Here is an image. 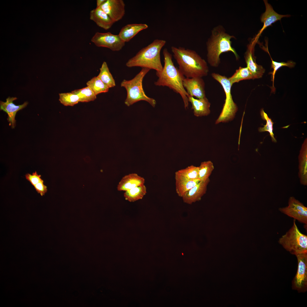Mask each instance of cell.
<instances>
[{
  "label": "cell",
  "instance_id": "277c9868",
  "mask_svg": "<svg viewBox=\"0 0 307 307\" xmlns=\"http://www.w3.org/2000/svg\"><path fill=\"white\" fill-rule=\"evenodd\" d=\"M166 42L163 40H154L148 45L142 49L126 62L128 67H139L160 71L163 67L160 58V52Z\"/></svg>",
  "mask_w": 307,
  "mask_h": 307
},
{
  "label": "cell",
  "instance_id": "3957f363",
  "mask_svg": "<svg viewBox=\"0 0 307 307\" xmlns=\"http://www.w3.org/2000/svg\"><path fill=\"white\" fill-rule=\"evenodd\" d=\"M235 38L226 32L222 25H218L213 28L206 43L207 60L211 66H219L221 62L220 56L223 53L231 52L237 60L239 59L237 53L232 46L231 40Z\"/></svg>",
  "mask_w": 307,
  "mask_h": 307
},
{
  "label": "cell",
  "instance_id": "9a60e30c",
  "mask_svg": "<svg viewBox=\"0 0 307 307\" xmlns=\"http://www.w3.org/2000/svg\"><path fill=\"white\" fill-rule=\"evenodd\" d=\"M265 6V11L261 15V21L264 24L263 26L257 36H259L263 30L267 27L271 26L273 23L284 17H289V15H281L278 14L273 9L271 6L268 3L267 0H264Z\"/></svg>",
  "mask_w": 307,
  "mask_h": 307
},
{
  "label": "cell",
  "instance_id": "836d02e7",
  "mask_svg": "<svg viewBox=\"0 0 307 307\" xmlns=\"http://www.w3.org/2000/svg\"><path fill=\"white\" fill-rule=\"evenodd\" d=\"M36 191L42 196L47 192V186L44 184V181L42 179L37 184L34 186Z\"/></svg>",
  "mask_w": 307,
  "mask_h": 307
},
{
  "label": "cell",
  "instance_id": "8fae6325",
  "mask_svg": "<svg viewBox=\"0 0 307 307\" xmlns=\"http://www.w3.org/2000/svg\"><path fill=\"white\" fill-rule=\"evenodd\" d=\"M100 7L114 23L121 20L125 14V4L122 0H106Z\"/></svg>",
  "mask_w": 307,
  "mask_h": 307
},
{
  "label": "cell",
  "instance_id": "5bb4252c",
  "mask_svg": "<svg viewBox=\"0 0 307 307\" xmlns=\"http://www.w3.org/2000/svg\"><path fill=\"white\" fill-rule=\"evenodd\" d=\"M209 182V178L205 181H200L185 193L182 197L184 202L191 204L200 200L202 196L206 193L207 186Z\"/></svg>",
  "mask_w": 307,
  "mask_h": 307
},
{
  "label": "cell",
  "instance_id": "ba28073f",
  "mask_svg": "<svg viewBox=\"0 0 307 307\" xmlns=\"http://www.w3.org/2000/svg\"><path fill=\"white\" fill-rule=\"evenodd\" d=\"M295 256L297 259L298 269L292 281V288L298 293H304L307 290V252Z\"/></svg>",
  "mask_w": 307,
  "mask_h": 307
},
{
  "label": "cell",
  "instance_id": "8992f818",
  "mask_svg": "<svg viewBox=\"0 0 307 307\" xmlns=\"http://www.w3.org/2000/svg\"><path fill=\"white\" fill-rule=\"evenodd\" d=\"M278 242L292 254L307 252V236L300 232L294 219L291 227L279 239Z\"/></svg>",
  "mask_w": 307,
  "mask_h": 307
},
{
  "label": "cell",
  "instance_id": "5b68a950",
  "mask_svg": "<svg viewBox=\"0 0 307 307\" xmlns=\"http://www.w3.org/2000/svg\"><path fill=\"white\" fill-rule=\"evenodd\" d=\"M150 70L143 68L134 78L130 80L124 79L121 82V87H124L126 91L127 96L125 103L127 106L144 100L148 102L153 107H155L156 103L155 100L146 95L142 86L143 78Z\"/></svg>",
  "mask_w": 307,
  "mask_h": 307
},
{
  "label": "cell",
  "instance_id": "d6986e66",
  "mask_svg": "<svg viewBox=\"0 0 307 307\" xmlns=\"http://www.w3.org/2000/svg\"><path fill=\"white\" fill-rule=\"evenodd\" d=\"M90 18L98 26L105 30L110 29L114 23L100 7H96L90 11Z\"/></svg>",
  "mask_w": 307,
  "mask_h": 307
},
{
  "label": "cell",
  "instance_id": "7c38bea8",
  "mask_svg": "<svg viewBox=\"0 0 307 307\" xmlns=\"http://www.w3.org/2000/svg\"><path fill=\"white\" fill-rule=\"evenodd\" d=\"M183 85L188 96L197 99L206 97L205 83L202 78H185L183 81Z\"/></svg>",
  "mask_w": 307,
  "mask_h": 307
},
{
  "label": "cell",
  "instance_id": "e575fe53",
  "mask_svg": "<svg viewBox=\"0 0 307 307\" xmlns=\"http://www.w3.org/2000/svg\"><path fill=\"white\" fill-rule=\"evenodd\" d=\"M106 1V0H97L96 1V7H100Z\"/></svg>",
  "mask_w": 307,
  "mask_h": 307
},
{
  "label": "cell",
  "instance_id": "e0dca14e",
  "mask_svg": "<svg viewBox=\"0 0 307 307\" xmlns=\"http://www.w3.org/2000/svg\"><path fill=\"white\" fill-rule=\"evenodd\" d=\"M188 98V102L192 104L191 109L195 116H206L210 113L211 103L206 97L200 99H195L189 96Z\"/></svg>",
  "mask_w": 307,
  "mask_h": 307
},
{
  "label": "cell",
  "instance_id": "2e32d148",
  "mask_svg": "<svg viewBox=\"0 0 307 307\" xmlns=\"http://www.w3.org/2000/svg\"><path fill=\"white\" fill-rule=\"evenodd\" d=\"M253 46H250L244 54L247 67L252 74L254 79L261 78L265 72V69L256 62L254 55Z\"/></svg>",
  "mask_w": 307,
  "mask_h": 307
},
{
  "label": "cell",
  "instance_id": "d4e9b609",
  "mask_svg": "<svg viewBox=\"0 0 307 307\" xmlns=\"http://www.w3.org/2000/svg\"><path fill=\"white\" fill-rule=\"evenodd\" d=\"M97 76L109 88L115 86V80L109 71L106 62H103L100 68V72Z\"/></svg>",
  "mask_w": 307,
  "mask_h": 307
},
{
  "label": "cell",
  "instance_id": "52a82bcc",
  "mask_svg": "<svg viewBox=\"0 0 307 307\" xmlns=\"http://www.w3.org/2000/svg\"><path fill=\"white\" fill-rule=\"evenodd\" d=\"M212 77L221 85L224 91L226 99L223 109L218 118L215 122L216 124L220 122H226L232 120L238 111V107L234 101L231 94L232 86L228 78L219 74L213 73Z\"/></svg>",
  "mask_w": 307,
  "mask_h": 307
},
{
  "label": "cell",
  "instance_id": "484cf974",
  "mask_svg": "<svg viewBox=\"0 0 307 307\" xmlns=\"http://www.w3.org/2000/svg\"><path fill=\"white\" fill-rule=\"evenodd\" d=\"M228 79L232 85L243 80L254 79L253 76L247 67H241L237 69L233 74Z\"/></svg>",
  "mask_w": 307,
  "mask_h": 307
},
{
  "label": "cell",
  "instance_id": "7402d4cb",
  "mask_svg": "<svg viewBox=\"0 0 307 307\" xmlns=\"http://www.w3.org/2000/svg\"><path fill=\"white\" fill-rule=\"evenodd\" d=\"M175 179L176 192L181 197L200 181L199 179L191 180L175 177Z\"/></svg>",
  "mask_w": 307,
  "mask_h": 307
},
{
  "label": "cell",
  "instance_id": "9c48e42d",
  "mask_svg": "<svg viewBox=\"0 0 307 307\" xmlns=\"http://www.w3.org/2000/svg\"><path fill=\"white\" fill-rule=\"evenodd\" d=\"M91 41L97 46L108 48L113 51H118L125 46V42L118 35L110 32H96L92 37Z\"/></svg>",
  "mask_w": 307,
  "mask_h": 307
},
{
  "label": "cell",
  "instance_id": "cb8c5ba5",
  "mask_svg": "<svg viewBox=\"0 0 307 307\" xmlns=\"http://www.w3.org/2000/svg\"><path fill=\"white\" fill-rule=\"evenodd\" d=\"M199 167L191 165L175 173V177L193 180L198 178Z\"/></svg>",
  "mask_w": 307,
  "mask_h": 307
},
{
  "label": "cell",
  "instance_id": "44dd1931",
  "mask_svg": "<svg viewBox=\"0 0 307 307\" xmlns=\"http://www.w3.org/2000/svg\"><path fill=\"white\" fill-rule=\"evenodd\" d=\"M298 176L301 184L307 185V143L302 146L298 156Z\"/></svg>",
  "mask_w": 307,
  "mask_h": 307
},
{
  "label": "cell",
  "instance_id": "d6a6232c",
  "mask_svg": "<svg viewBox=\"0 0 307 307\" xmlns=\"http://www.w3.org/2000/svg\"><path fill=\"white\" fill-rule=\"evenodd\" d=\"M25 176L26 179L34 186L42 179L41 175H38L36 171L33 172L32 174L27 173Z\"/></svg>",
  "mask_w": 307,
  "mask_h": 307
},
{
  "label": "cell",
  "instance_id": "603a6c76",
  "mask_svg": "<svg viewBox=\"0 0 307 307\" xmlns=\"http://www.w3.org/2000/svg\"><path fill=\"white\" fill-rule=\"evenodd\" d=\"M146 187L143 184L125 191L124 196L128 201L134 202L143 198L146 193Z\"/></svg>",
  "mask_w": 307,
  "mask_h": 307
},
{
  "label": "cell",
  "instance_id": "f546056e",
  "mask_svg": "<svg viewBox=\"0 0 307 307\" xmlns=\"http://www.w3.org/2000/svg\"><path fill=\"white\" fill-rule=\"evenodd\" d=\"M59 100L65 106H72L80 102L78 96L72 92L59 93Z\"/></svg>",
  "mask_w": 307,
  "mask_h": 307
},
{
  "label": "cell",
  "instance_id": "6da1fadb",
  "mask_svg": "<svg viewBox=\"0 0 307 307\" xmlns=\"http://www.w3.org/2000/svg\"><path fill=\"white\" fill-rule=\"evenodd\" d=\"M164 65L160 71H156L158 77L154 82L156 86H167L181 96L185 109L188 108L189 102L188 95L183 85V81L185 78L179 69L176 67L173 61L172 55L168 49L163 50Z\"/></svg>",
  "mask_w": 307,
  "mask_h": 307
},
{
  "label": "cell",
  "instance_id": "4fadbf2b",
  "mask_svg": "<svg viewBox=\"0 0 307 307\" xmlns=\"http://www.w3.org/2000/svg\"><path fill=\"white\" fill-rule=\"evenodd\" d=\"M17 99L16 97H9L6 99L5 102L0 101V110H3L8 114L7 121L9 123V126H11L13 128L16 126L15 117L17 112L26 107L28 103L26 101L22 104L16 105L13 103V101Z\"/></svg>",
  "mask_w": 307,
  "mask_h": 307
},
{
  "label": "cell",
  "instance_id": "7a4b0ae2",
  "mask_svg": "<svg viewBox=\"0 0 307 307\" xmlns=\"http://www.w3.org/2000/svg\"><path fill=\"white\" fill-rule=\"evenodd\" d=\"M171 49L178 69L185 77L202 78L207 76L209 71L207 63L195 51L182 47L172 46Z\"/></svg>",
  "mask_w": 307,
  "mask_h": 307
},
{
  "label": "cell",
  "instance_id": "ac0fdd59",
  "mask_svg": "<svg viewBox=\"0 0 307 307\" xmlns=\"http://www.w3.org/2000/svg\"><path fill=\"white\" fill-rule=\"evenodd\" d=\"M145 179L136 173H131L123 177L117 186L119 191H125L137 186L144 184Z\"/></svg>",
  "mask_w": 307,
  "mask_h": 307
},
{
  "label": "cell",
  "instance_id": "4dcf8cb0",
  "mask_svg": "<svg viewBox=\"0 0 307 307\" xmlns=\"http://www.w3.org/2000/svg\"><path fill=\"white\" fill-rule=\"evenodd\" d=\"M271 60V68L273 69L272 71L269 72V74L271 75V80L273 82L272 86L271 88L272 91L274 92L275 88L274 86V80L275 75L277 71L281 67L287 66L290 68H292L294 67L295 63L291 61H289L287 62H278L273 61L272 59Z\"/></svg>",
  "mask_w": 307,
  "mask_h": 307
},
{
  "label": "cell",
  "instance_id": "1f68e13d",
  "mask_svg": "<svg viewBox=\"0 0 307 307\" xmlns=\"http://www.w3.org/2000/svg\"><path fill=\"white\" fill-rule=\"evenodd\" d=\"M260 114L262 119L266 121V124L265 125H264V127L259 128H258L259 131L261 132L265 131L269 132L271 137L272 141L276 142L277 141L274 137V134L273 132V122L271 119L268 117L267 115L264 112L263 109H261V110Z\"/></svg>",
  "mask_w": 307,
  "mask_h": 307
},
{
  "label": "cell",
  "instance_id": "4316f807",
  "mask_svg": "<svg viewBox=\"0 0 307 307\" xmlns=\"http://www.w3.org/2000/svg\"><path fill=\"white\" fill-rule=\"evenodd\" d=\"M86 85L96 95L100 93L107 92L109 90V88L98 76H95L88 81Z\"/></svg>",
  "mask_w": 307,
  "mask_h": 307
},
{
  "label": "cell",
  "instance_id": "30bf717a",
  "mask_svg": "<svg viewBox=\"0 0 307 307\" xmlns=\"http://www.w3.org/2000/svg\"><path fill=\"white\" fill-rule=\"evenodd\" d=\"M288 206L280 208L279 210L281 213L307 225V208L293 196L289 199Z\"/></svg>",
  "mask_w": 307,
  "mask_h": 307
},
{
  "label": "cell",
  "instance_id": "83f0119b",
  "mask_svg": "<svg viewBox=\"0 0 307 307\" xmlns=\"http://www.w3.org/2000/svg\"><path fill=\"white\" fill-rule=\"evenodd\" d=\"M199 167L198 178L200 181H206L214 169L213 163L210 161L202 162Z\"/></svg>",
  "mask_w": 307,
  "mask_h": 307
},
{
  "label": "cell",
  "instance_id": "ffe728a7",
  "mask_svg": "<svg viewBox=\"0 0 307 307\" xmlns=\"http://www.w3.org/2000/svg\"><path fill=\"white\" fill-rule=\"evenodd\" d=\"M148 28L145 24H128L121 29L118 35L124 42H128L140 32Z\"/></svg>",
  "mask_w": 307,
  "mask_h": 307
},
{
  "label": "cell",
  "instance_id": "f1b7e54d",
  "mask_svg": "<svg viewBox=\"0 0 307 307\" xmlns=\"http://www.w3.org/2000/svg\"><path fill=\"white\" fill-rule=\"evenodd\" d=\"M72 92L78 96L80 102H88L94 101L96 98V95L91 88L87 86L85 88L74 90Z\"/></svg>",
  "mask_w": 307,
  "mask_h": 307
}]
</instances>
